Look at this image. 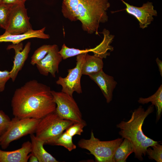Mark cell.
I'll use <instances>...</instances> for the list:
<instances>
[{"label":"cell","mask_w":162,"mask_h":162,"mask_svg":"<svg viewBox=\"0 0 162 162\" xmlns=\"http://www.w3.org/2000/svg\"><path fill=\"white\" fill-rule=\"evenodd\" d=\"M28 161L30 162H38V160L37 158L32 153L30 154V156Z\"/></svg>","instance_id":"cell-30"},{"label":"cell","mask_w":162,"mask_h":162,"mask_svg":"<svg viewBox=\"0 0 162 162\" xmlns=\"http://www.w3.org/2000/svg\"><path fill=\"white\" fill-rule=\"evenodd\" d=\"M154 106L150 105L146 110L142 106H139L134 110L129 120L122 121L116 125L120 130L119 134L123 139H128L131 143L135 157L138 159L140 145L148 137L143 133L142 126L145 119L154 111Z\"/></svg>","instance_id":"cell-3"},{"label":"cell","mask_w":162,"mask_h":162,"mask_svg":"<svg viewBox=\"0 0 162 162\" xmlns=\"http://www.w3.org/2000/svg\"><path fill=\"white\" fill-rule=\"evenodd\" d=\"M86 53L77 55L75 67L68 70V74L66 77L59 76L56 81V83L62 87L61 92L72 96L74 92L79 94L82 93L80 80L82 75V69Z\"/></svg>","instance_id":"cell-8"},{"label":"cell","mask_w":162,"mask_h":162,"mask_svg":"<svg viewBox=\"0 0 162 162\" xmlns=\"http://www.w3.org/2000/svg\"><path fill=\"white\" fill-rule=\"evenodd\" d=\"M86 125V123L84 121L81 122L74 123L65 131L72 137L76 135H81L83 131L84 128Z\"/></svg>","instance_id":"cell-25"},{"label":"cell","mask_w":162,"mask_h":162,"mask_svg":"<svg viewBox=\"0 0 162 162\" xmlns=\"http://www.w3.org/2000/svg\"><path fill=\"white\" fill-rule=\"evenodd\" d=\"M10 79V71L7 70H0V92H3L5 89L6 83Z\"/></svg>","instance_id":"cell-27"},{"label":"cell","mask_w":162,"mask_h":162,"mask_svg":"<svg viewBox=\"0 0 162 162\" xmlns=\"http://www.w3.org/2000/svg\"><path fill=\"white\" fill-rule=\"evenodd\" d=\"M0 142H1V140H0Z\"/></svg>","instance_id":"cell-32"},{"label":"cell","mask_w":162,"mask_h":162,"mask_svg":"<svg viewBox=\"0 0 162 162\" xmlns=\"http://www.w3.org/2000/svg\"><path fill=\"white\" fill-rule=\"evenodd\" d=\"M151 147L152 149L149 147L147 149L146 154L148 158L154 160L157 162H162V145L158 143Z\"/></svg>","instance_id":"cell-24"},{"label":"cell","mask_w":162,"mask_h":162,"mask_svg":"<svg viewBox=\"0 0 162 162\" xmlns=\"http://www.w3.org/2000/svg\"><path fill=\"white\" fill-rule=\"evenodd\" d=\"M27 0H3L2 2L10 4H24Z\"/></svg>","instance_id":"cell-28"},{"label":"cell","mask_w":162,"mask_h":162,"mask_svg":"<svg viewBox=\"0 0 162 162\" xmlns=\"http://www.w3.org/2000/svg\"><path fill=\"white\" fill-rule=\"evenodd\" d=\"M40 119L13 118L5 131L0 136V146L5 149L13 141L35 132Z\"/></svg>","instance_id":"cell-6"},{"label":"cell","mask_w":162,"mask_h":162,"mask_svg":"<svg viewBox=\"0 0 162 162\" xmlns=\"http://www.w3.org/2000/svg\"></svg>","instance_id":"cell-33"},{"label":"cell","mask_w":162,"mask_h":162,"mask_svg":"<svg viewBox=\"0 0 162 162\" xmlns=\"http://www.w3.org/2000/svg\"><path fill=\"white\" fill-rule=\"evenodd\" d=\"M31 43L28 42L23 47L22 42L8 45L7 50L13 49L15 52L13 65L10 71V76L13 82L15 80L19 72L23 68L31 50Z\"/></svg>","instance_id":"cell-12"},{"label":"cell","mask_w":162,"mask_h":162,"mask_svg":"<svg viewBox=\"0 0 162 162\" xmlns=\"http://www.w3.org/2000/svg\"><path fill=\"white\" fill-rule=\"evenodd\" d=\"M3 0H0V3L2 2Z\"/></svg>","instance_id":"cell-31"},{"label":"cell","mask_w":162,"mask_h":162,"mask_svg":"<svg viewBox=\"0 0 162 162\" xmlns=\"http://www.w3.org/2000/svg\"><path fill=\"white\" fill-rule=\"evenodd\" d=\"M104 35V39L101 42L94 48L89 49V52H92L94 56L102 58H105L110 55L108 51H112L113 47L110 45L112 43L114 36L110 34V32L104 29L101 33Z\"/></svg>","instance_id":"cell-18"},{"label":"cell","mask_w":162,"mask_h":162,"mask_svg":"<svg viewBox=\"0 0 162 162\" xmlns=\"http://www.w3.org/2000/svg\"><path fill=\"white\" fill-rule=\"evenodd\" d=\"M31 143V153L38 158L39 162H58L54 157L44 147V142L38 139L33 134H30Z\"/></svg>","instance_id":"cell-16"},{"label":"cell","mask_w":162,"mask_h":162,"mask_svg":"<svg viewBox=\"0 0 162 162\" xmlns=\"http://www.w3.org/2000/svg\"><path fill=\"white\" fill-rule=\"evenodd\" d=\"M62 0L63 16L72 22L79 20L83 30L88 34H98L100 24L108 20L109 0Z\"/></svg>","instance_id":"cell-2"},{"label":"cell","mask_w":162,"mask_h":162,"mask_svg":"<svg viewBox=\"0 0 162 162\" xmlns=\"http://www.w3.org/2000/svg\"><path fill=\"white\" fill-rule=\"evenodd\" d=\"M51 46L52 45L44 44L36 50L31 57V64L34 65L43 59L48 53Z\"/></svg>","instance_id":"cell-23"},{"label":"cell","mask_w":162,"mask_h":162,"mask_svg":"<svg viewBox=\"0 0 162 162\" xmlns=\"http://www.w3.org/2000/svg\"><path fill=\"white\" fill-rule=\"evenodd\" d=\"M123 138H118L107 141H100L95 137L92 131L88 139H81L77 143L79 147L88 150L98 162H115L114 156Z\"/></svg>","instance_id":"cell-4"},{"label":"cell","mask_w":162,"mask_h":162,"mask_svg":"<svg viewBox=\"0 0 162 162\" xmlns=\"http://www.w3.org/2000/svg\"><path fill=\"white\" fill-rule=\"evenodd\" d=\"M10 120L9 117L3 111L0 110V136L6 130Z\"/></svg>","instance_id":"cell-26"},{"label":"cell","mask_w":162,"mask_h":162,"mask_svg":"<svg viewBox=\"0 0 162 162\" xmlns=\"http://www.w3.org/2000/svg\"><path fill=\"white\" fill-rule=\"evenodd\" d=\"M29 20L25 4H14L5 32L19 34L33 30Z\"/></svg>","instance_id":"cell-9"},{"label":"cell","mask_w":162,"mask_h":162,"mask_svg":"<svg viewBox=\"0 0 162 162\" xmlns=\"http://www.w3.org/2000/svg\"><path fill=\"white\" fill-rule=\"evenodd\" d=\"M134 152L133 146L130 141L124 138L115 152V162H126L128 156Z\"/></svg>","instance_id":"cell-20"},{"label":"cell","mask_w":162,"mask_h":162,"mask_svg":"<svg viewBox=\"0 0 162 162\" xmlns=\"http://www.w3.org/2000/svg\"><path fill=\"white\" fill-rule=\"evenodd\" d=\"M56 104L55 112L61 118L74 123L82 122V114L73 96L65 93L51 91Z\"/></svg>","instance_id":"cell-7"},{"label":"cell","mask_w":162,"mask_h":162,"mask_svg":"<svg viewBox=\"0 0 162 162\" xmlns=\"http://www.w3.org/2000/svg\"><path fill=\"white\" fill-rule=\"evenodd\" d=\"M121 0L126 6V12L137 20L140 28L142 29L148 27L153 21V16L157 15V11L154 9L152 2H147L141 7H137L130 5L123 0Z\"/></svg>","instance_id":"cell-10"},{"label":"cell","mask_w":162,"mask_h":162,"mask_svg":"<svg viewBox=\"0 0 162 162\" xmlns=\"http://www.w3.org/2000/svg\"><path fill=\"white\" fill-rule=\"evenodd\" d=\"M72 137L64 131L47 144L63 146L71 152L76 148V146L73 142Z\"/></svg>","instance_id":"cell-21"},{"label":"cell","mask_w":162,"mask_h":162,"mask_svg":"<svg viewBox=\"0 0 162 162\" xmlns=\"http://www.w3.org/2000/svg\"><path fill=\"white\" fill-rule=\"evenodd\" d=\"M156 61L157 64L158 68H159V70L160 72V74L161 76H162V62L159 59L157 58L156 59Z\"/></svg>","instance_id":"cell-29"},{"label":"cell","mask_w":162,"mask_h":162,"mask_svg":"<svg viewBox=\"0 0 162 162\" xmlns=\"http://www.w3.org/2000/svg\"><path fill=\"white\" fill-rule=\"evenodd\" d=\"M31 151V143L29 141L24 142L21 148L10 151L0 149V162H27Z\"/></svg>","instance_id":"cell-14"},{"label":"cell","mask_w":162,"mask_h":162,"mask_svg":"<svg viewBox=\"0 0 162 162\" xmlns=\"http://www.w3.org/2000/svg\"><path fill=\"white\" fill-rule=\"evenodd\" d=\"M138 102L142 104L149 102L155 106L156 110V121L158 122L160 118L162 112V85H161L157 91L152 96L146 98H140Z\"/></svg>","instance_id":"cell-19"},{"label":"cell","mask_w":162,"mask_h":162,"mask_svg":"<svg viewBox=\"0 0 162 162\" xmlns=\"http://www.w3.org/2000/svg\"><path fill=\"white\" fill-rule=\"evenodd\" d=\"M14 4L0 3V28L5 30Z\"/></svg>","instance_id":"cell-22"},{"label":"cell","mask_w":162,"mask_h":162,"mask_svg":"<svg viewBox=\"0 0 162 162\" xmlns=\"http://www.w3.org/2000/svg\"><path fill=\"white\" fill-rule=\"evenodd\" d=\"M50 87L36 80L28 81L16 89L11 101L13 114L20 118L40 119L55 111Z\"/></svg>","instance_id":"cell-1"},{"label":"cell","mask_w":162,"mask_h":162,"mask_svg":"<svg viewBox=\"0 0 162 162\" xmlns=\"http://www.w3.org/2000/svg\"><path fill=\"white\" fill-rule=\"evenodd\" d=\"M45 28L46 27H44L40 30H32L19 34H13L4 32L3 34L0 35V43L10 42L13 44H16L31 38L48 39L50 38V36L44 33Z\"/></svg>","instance_id":"cell-15"},{"label":"cell","mask_w":162,"mask_h":162,"mask_svg":"<svg viewBox=\"0 0 162 162\" xmlns=\"http://www.w3.org/2000/svg\"><path fill=\"white\" fill-rule=\"evenodd\" d=\"M74 123L70 121L61 118L55 111L40 119L35 135L47 144Z\"/></svg>","instance_id":"cell-5"},{"label":"cell","mask_w":162,"mask_h":162,"mask_svg":"<svg viewBox=\"0 0 162 162\" xmlns=\"http://www.w3.org/2000/svg\"><path fill=\"white\" fill-rule=\"evenodd\" d=\"M103 58L86 53L82 74L89 76L96 74L103 70Z\"/></svg>","instance_id":"cell-17"},{"label":"cell","mask_w":162,"mask_h":162,"mask_svg":"<svg viewBox=\"0 0 162 162\" xmlns=\"http://www.w3.org/2000/svg\"><path fill=\"white\" fill-rule=\"evenodd\" d=\"M89 77L100 87L106 102L110 103L112 100L113 92L117 84L113 77L106 74L103 70Z\"/></svg>","instance_id":"cell-13"},{"label":"cell","mask_w":162,"mask_h":162,"mask_svg":"<svg viewBox=\"0 0 162 162\" xmlns=\"http://www.w3.org/2000/svg\"><path fill=\"white\" fill-rule=\"evenodd\" d=\"M57 45L53 44L45 57L36 65L40 73L47 76L50 73L55 77L56 73H58L59 65L63 59L59 52Z\"/></svg>","instance_id":"cell-11"}]
</instances>
